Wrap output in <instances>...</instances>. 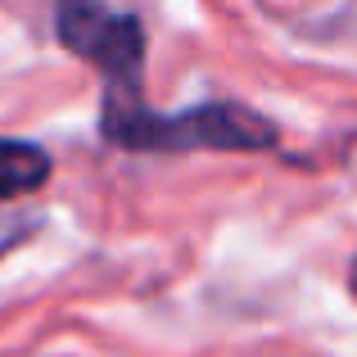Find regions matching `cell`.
<instances>
[{
  "label": "cell",
  "instance_id": "6da1fadb",
  "mask_svg": "<svg viewBox=\"0 0 357 357\" xmlns=\"http://www.w3.org/2000/svg\"><path fill=\"white\" fill-rule=\"evenodd\" d=\"M100 136L131 154H262L276 149V122L236 100H208L185 114H154L145 105V86H105L100 100Z\"/></svg>",
  "mask_w": 357,
  "mask_h": 357
},
{
  "label": "cell",
  "instance_id": "7a4b0ae2",
  "mask_svg": "<svg viewBox=\"0 0 357 357\" xmlns=\"http://www.w3.org/2000/svg\"><path fill=\"white\" fill-rule=\"evenodd\" d=\"M54 36L73 59L105 73V86H140L145 27L105 0H54Z\"/></svg>",
  "mask_w": 357,
  "mask_h": 357
},
{
  "label": "cell",
  "instance_id": "3957f363",
  "mask_svg": "<svg viewBox=\"0 0 357 357\" xmlns=\"http://www.w3.org/2000/svg\"><path fill=\"white\" fill-rule=\"evenodd\" d=\"M54 172V158L36 140H14L0 136V204L36 195Z\"/></svg>",
  "mask_w": 357,
  "mask_h": 357
},
{
  "label": "cell",
  "instance_id": "277c9868",
  "mask_svg": "<svg viewBox=\"0 0 357 357\" xmlns=\"http://www.w3.org/2000/svg\"><path fill=\"white\" fill-rule=\"evenodd\" d=\"M41 231V213H5L0 208V258Z\"/></svg>",
  "mask_w": 357,
  "mask_h": 357
},
{
  "label": "cell",
  "instance_id": "5b68a950",
  "mask_svg": "<svg viewBox=\"0 0 357 357\" xmlns=\"http://www.w3.org/2000/svg\"><path fill=\"white\" fill-rule=\"evenodd\" d=\"M349 285H353V294H357V258H353V271H349Z\"/></svg>",
  "mask_w": 357,
  "mask_h": 357
}]
</instances>
